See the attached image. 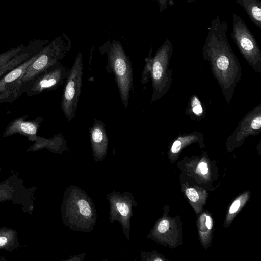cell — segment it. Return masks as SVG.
Here are the masks:
<instances>
[{
	"instance_id": "1",
	"label": "cell",
	"mask_w": 261,
	"mask_h": 261,
	"mask_svg": "<svg viewBox=\"0 0 261 261\" xmlns=\"http://www.w3.org/2000/svg\"><path fill=\"white\" fill-rule=\"evenodd\" d=\"M228 29L226 20L219 16L213 19L202 47V56L211 66L212 72L229 105L242 76V68L227 37Z\"/></svg>"
},
{
	"instance_id": "2",
	"label": "cell",
	"mask_w": 261,
	"mask_h": 261,
	"mask_svg": "<svg viewBox=\"0 0 261 261\" xmlns=\"http://www.w3.org/2000/svg\"><path fill=\"white\" fill-rule=\"evenodd\" d=\"M61 206L63 224L69 229L83 232L93 230L96 221L95 206L90 196L75 185L66 188Z\"/></svg>"
},
{
	"instance_id": "3",
	"label": "cell",
	"mask_w": 261,
	"mask_h": 261,
	"mask_svg": "<svg viewBox=\"0 0 261 261\" xmlns=\"http://www.w3.org/2000/svg\"><path fill=\"white\" fill-rule=\"evenodd\" d=\"M71 47L70 39L62 34L53 40L38 53L37 58L26 68L18 80L12 92L13 101L23 93L25 87L43 71L61 64Z\"/></svg>"
},
{
	"instance_id": "4",
	"label": "cell",
	"mask_w": 261,
	"mask_h": 261,
	"mask_svg": "<svg viewBox=\"0 0 261 261\" xmlns=\"http://www.w3.org/2000/svg\"><path fill=\"white\" fill-rule=\"evenodd\" d=\"M99 51L106 54L108 63L105 68L112 72L115 79L121 100L125 109L129 103V93L133 88V72L130 58L121 43L118 41H109L99 47Z\"/></svg>"
},
{
	"instance_id": "5",
	"label": "cell",
	"mask_w": 261,
	"mask_h": 261,
	"mask_svg": "<svg viewBox=\"0 0 261 261\" xmlns=\"http://www.w3.org/2000/svg\"><path fill=\"white\" fill-rule=\"evenodd\" d=\"M172 54V41L167 39L152 58L150 74L153 89L151 103L164 96L171 87L172 71L169 68V65Z\"/></svg>"
},
{
	"instance_id": "6",
	"label": "cell",
	"mask_w": 261,
	"mask_h": 261,
	"mask_svg": "<svg viewBox=\"0 0 261 261\" xmlns=\"http://www.w3.org/2000/svg\"><path fill=\"white\" fill-rule=\"evenodd\" d=\"M231 35L248 64L256 72L260 74L261 51L258 44L243 19L235 14L232 15Z\"/></svg>"
},
{
	"instance_id": "7",
	"label": "cell",
	"mask_w": 261,
	"mask_h": 261,
	"mask_svg": "<svg viewBox=\"0 0 261 261\" xmlns=\"http://www.w3.org/2000/svg\"><path fill=\"white\" fill-rule=\"evenodd\" d=\"M37 188L27 187L17 172L0 182V203L11 201L20 205L24 213L31 215L34 208V195Z\"/></svg>"
},
{
	"instance_id": "8",
	"label": "cell",
	"mask_w": 261,
	"mask_h": 261,
	"mask_svg": "<svg viewBox=\"0 0 261 261\" xmlns=\"http://www.w3.org/2000/svg\"><path fill=\"white\" fill-rule=\"evenodd\" d=\"M83 74V56L81 52H79L66 79L61 103L62 112L69 121L76 115L82 89Z\"/></svg>"
},
{
	"instance_id": "9",
	"label": "cell",
	"mask_w": 261,
	"mask_h": 261,
	"mask_svg": "<svg viewBox=\"0 0 261 261\" xmlns=\"http://www.w3.org/2000/svg\"><path fill=\"white\" fill-rule=\"evenodd\" d=\"M110 204L109 219L110 223L118 221L121 225L124 236L129 240L130 220L133 207L137 205L133 194L129 192L113 191L107 196Z\"/></svg>"
},
{
	"instance_id": "10",
	"label": "cell",
	"mask_w": 261,
	"mask_h": 261,
	"mask_svg": "<svg viewBox=\"0 0 261 261\" xmlns=\"http://www.w3.org/2000/svg\"><path fill=\"white\" fill-rule=\"evenodd\" d=\"M69 69L61 64L48 69L37 76L24 88L28 96L49 92L58 88L66 81Z\"/></svg>"
},
{
	"instance_id": "11",
	"label": "cell",
	"mask_w": 261,
	"mask_h": 261,
	"mask_svg": "<svg viewBox=\"0 0 261 261\" xmlns=\"http://www.w3.org/2000/svg\"><path fill=\"white\" fill-rule=\"evenodd\" d=\"M261 130V104L252 108L239 121L238 126L228 137V144L242 143L249 136H256Z\"/></svg>"
},
{
	"instance_id": "12",
	"label": "cell",
	"mask_w": 261,
	"mask_h": 261,
	"mask_svg": "<svg viewBox=\"0 0 261 261\" xmlns=\"http://www.w3.org/2000/svg\"><path fill=\"white\" fill-rule=\"evenodd\" d=\"M89 137L94 161H101L107 155L109 147L105 123L95 118L92 126L89 128Z\"/></svg>"
},
{
	"instance_id": "13",
	"label": "cell",
	"mask_w": 261,
	"mask_h": 261,
	"mask_svg": "<svg viewBox=\"0 0 261 261\" xmlns=\"http://www.w3.org/2000/svg\"><path fill=\"white\" fill-rule=\"evenodd\" d=\"M27 117L23 116L12 120L4 132V137L20 134L27 137L30 141L36 142L39 138L37 135V133L43 118L38 117L35 120L26 121Z\"/></svg>"
},
{
	"instance_id": "14",
	"label": "cell",
	"mask_w": 261,
	"mask_h": 261,
	"mask_svg": "<svg viewBox=\"0 0 261 261\" xmlns=\"http://www.w3.org/2000/svg\"><path fill=\"white\" fill-rule=\"evenodd\" d=\"M43 148H46L51 152L62 153L67 149V146L64 137L59 133L50 139L39 137L26 151H35Z\"/></svg>"
},
{
	"instance_id": "15",
	"label": "cell",
	"mask_w": 261,
	"mask_h": 261,
	"mask_svg": "<svg viewBox=\"0 0 261 261\" xmlns=\"http://www.w3.org/2000/svg\"><path fill=\"white\" fill-rule=\"evenodd\" d=\"M20 245L16 230L6 227H0V250L11 253Z\"/></svg>"
},
{
	"instance_id": "16",
	"label": "cell",
	"mask_w": 261,
	"mask_h": 261,
	"mask_svg": "<svg viewBox=\"0 0 261 261\" xmlns=\"http://www.w3.org/2000/svg\"><path fill=\"white\" fill-rule=\"evenodd\" d=\"M246 12L251 21L259 29H261V1L235 0Z\"/></svg>"
},
{
	"instance_id": "17",
	"label": "cell",
	"mask_w": 261,
	"mask_h": 261,
	"mask_svg": "<svg viewBox=\"0 0 261 261\" xmlns=\"http://www.w3.org/2000/svg\"><path fill=\"white\" fill-rule=\"evenodd\" d=\"M203 134L198 130L179 134L173 142L170 151L173 154L178 153L186 145L192 142H200L203 139Z\"/></svg>"
},
{
	"instance_id": "18",
	"label": "cell",
	"mask_w": 261,
	"mask_h": 261,
	"mask_svg": "<svg viewBox=\"0 0 261 261\" xmlns=\"http://www.w3.org/2000/svg\"><path fill=\"white\" fill-rule=\"evenodd\" d=\"M185 113L193 121L200 120L205 117V109L199 98L196 94L191 96Z\"/></svg>"
},
{
	"instance_id": "19",
	"label": "cell",
	"mask_w": 261,
	"mask_h": 261,
	"mask_svg": "<svg viewBox=\"0 0 261 261\" xmlns=\"http://www.w3.org/2000/svg\"><path fill=\"white\" fill-rule=\"evenodd\" d=\"M152 49L150 50L149 55L147 58L145 59L146 64L144 67V69L142 75V81L143 83L148 82V76L150 74L151 63H152Z\"/></svg>"
},
{
	"instance_id": "20",
	"label": "cell",
	"mask_w": 261,
	"mask_h": 261,
	"mask_svg": "<svg viewBox=\"0 0 261 261\" xmlns=\"http://www.w3.org/2000/svg\"><path fill=\"white\" fill-rule=\"evenodd\" d=\"M21 50V47L13 49L0 55V67L7 63L12 58L15 57Z\"/></svg>"
},
{
	"instance_id": "21",
	"label": "cell",
	"mask_w": 261,
	"mask_h": 261,
	"mask_svg": "<svg viewBox=\"0 0 261 261\" xmlns=\"http://www.w3.org/2000/svg\"><path fill=\"white\" fill-rule=\"evenodd\" d=\"M188 198L192 202H196L199 199V195L197 192L194 188H188L186 191Z\"/></svg>"
},
{
	"instance_id": "22",
	"label": "cell",
	"mask_w": 261,
	"mask_h": 261,
	"mask_svg": "<svg viewBox=\"0 0 261 261\" xmlns=\"http://www.w3.org/2000/svg\"><path fill=\"white\" fill-rule=\"evenodd\" d=\"M169 222L167 220L161 221L158 227V230L160 233H165L169 228Z\"/></svg>"
},
{
	"instance_id": "23",
	"label": "cell",
	"mask_w": 261,
	"mask_h": 261,
	"mask_svg": "<svg viewBox=\"0 0 261 261\" xmlns=\"http://www.w3.org/2000/svg\"><path fill=\"white\" fill-rule=\"evenodd\" d=\"M156 1L159 4V10L160 12L162 13L163 11L166 10L169 5V0H153Z\"/></svg>"
},
{
	"instance_id": "24",
	"label": "cell",
	"mask_w": 261,
	"mask_h": 261,
	"mask_svg": "<svg viewBox=\"0 0 261 261\" xmlns=\"http://www.w3.org/2000/svg\"><path fill=\"white\" fill-rule=\"evenodd\" d=\"M241 202L239 200L234 201L229 208V213L233 214L236 212L239 208Z\"/></svg>"
},
{
	"instance_id": "25",
	"label": "cell",
	"mask_w": 261,
	"mask_h": 261,
	"mask_svg": "<svg viewBox=\"0 0 261 261\" xmlns=\"http://www.w3.org/2000/svg\"><path fill=\"white\" fill-rule=\"evenodd\" d=\"M198 168L200 169L201 174H206L208 172V167L207 163L204 162L200 163L198 165Z\"/></svg>"
},
{
	"instance_id": "26",
	"label": "cell",
	"mask_w": 261,
	"mask_h": 261,
	"mask_svg": "<svg viewBox=\"0 0 261 261\" xmlns=\"http://www.w3.org/2000/svg\"><path fill=\"white\" fill-rule=\"evenodd\" d=\"M205 225L208 229H211L213 226V221L211 217L208 215H205Z\"/></svg>"
},
{
	"instance_id": "27",
	"label": "cell",
	"mask_w": 261,
	"mask_h": 261,
	"mask_svg": "<svg viewBox=\"0 0 261 261\" xmlns=\"http://www.w3.org/2000/svg\"><path fill=\"white\" fill-rule=\"evenodd\" d=\"M11 70L7 67L5 64L0 67V78Z\"/></svg>"
},
{
	"instance_id": "28",
	"label": "cell",
	"mask_w": 261,
	"mask_h": 261,
	"mask_svg": "<svg viewBox=\"0 0 261 261\" xmlns=\"http://www.w3.org/2000/svg\"><path fill=\"white\" fill-rule=\"evenodd\" d=\"M188 3H192L194 2L196 0H186Z\"/></svg>"
}]
</instances>
